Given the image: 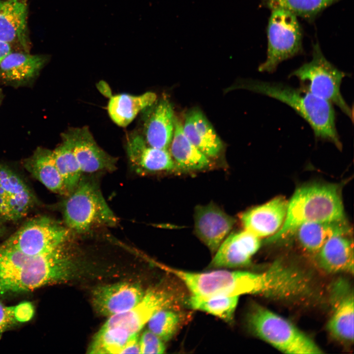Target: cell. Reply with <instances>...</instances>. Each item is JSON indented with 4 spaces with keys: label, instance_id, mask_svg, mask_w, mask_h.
Instances as JSON below:
<instances>
[{
    "label": "cell",
    "instance_id": "6da1fadb",
    "mask_svg": "<svg viewBox=\"0 0 354 354\" xmlns=\"http://www.w3.org/2000/svg\"><path fill=\"white\" fill-rule=\"evenodd\" d=\"M77 272L68 247L31 255L0 245V298L63 283L73 278Z\"/></svg>",
    "mask_w": 354,
    "mask_h": 354
},
{
    "label": "cell",
    "instance_id": "7a4b0ae2",
    "mask_svg": "<svg viewBox=\"0 0 354 354\" xmlns=\"http://www.w3.org/2000/svg\"><path fill=\"white\" fill-rule=\"evenodd\" d=\"M277 99L293 108L310 125L316 139L329 142L339 150L342 144L336 126L333 104L299 87L284 83L240 80L233 87Z\"/></svg>",
    "mask_w": 354,
    "mask_h": 354
},
{
    "label": "cell",
    "instance_id": "3957f363",
    "mask_svg": "<svg viewBox=\"0 0 354 354\" xmlns=\"http://www.w3.org/2000/svg\"><path fill=\"white\" fill-rule=\"evenodd\" d=\"M346 219L341 187L331 183L313 182L297 188L288 203L286 215L280 229L268 237L273 242L293 236L296 229L307 222Z\"/></svg>",
    "mask_w": 354,
    "mask_h": 354
},
{
    "label": "cell",
    "instance_id": "277c9868",
    "mask_svg": "<svg viewBox=\"0 0 354 354\" xmlns=\"http://www.w3.org/2000/svg\"><path fill=\"white\" fill-rule=\"evenodd\" d=\"M64 225L73 234L114 227L118 218L106 202L97 182L82 177L67 196L62 206Z\"/></svg>",
    "mask_w": 354,
    "mask_h": 354
},
{
    "label": "cell",
    "instance_id": "5b68a950",
    "mask_svg": "<svg viewBox=\"0 0 354 354\" xmlns=\"http://www.w3.org/2000/svg\"><path fill=\"white\" fill-rule=\"evenodd\" d=\"M347 75L325 58L317 43L313 47L312 59L292 71L289 77H295L300 88L338 107L353 122V107L347 103L340 90Z\"/></svg>",
    "mask_w": 354,
    "mask_h": 354
},
{
    "label": "cell",
    "instance_id": "8992f818",
    "mask_svg": "<svg viewBox=\"0 0 354 354\" xmlns=\"http://www.w3.org/2000/svg\"><path fill=\"white\" fill-rule=\"evenodd\" d=\"M248 325L257 336L287 354H315L321 350L292 323L264 308L256 305L247 316Z\"/></svg>",
    "mask_w": 354,
    "mask_h": 354
},
{
    "label": "cell",
    "instance_id": "52a82bcc",
    "mask_svg": "<svg viewBox=\"0 0 354 354\" xmlns=\"http://www.w3.org/2000/svg\"><path fill=\"white\" fill-rule=\"evenodd\" d=\"M160 266L180 279L192 295L209 297L256 294V273L224 269L195 272L165 265Z\"/></svg>",
    "mask_w": 354,
    "mask_h": 354
},
{
    "label": "cell",
    "instance_id": "ba28073f",
    "mask_svg": "<svg viewBox=\"0 0 354 354\" xmlns=\"http://www.w3.org/2000/svg\"><path fill=\"white\" fill-rule=\"evenodd\" d=\"M72 234L52 218L38 216L26 221L0 245L28 255H44L68 247Z\"/></svg>",
    "mask_w": 354,
    "mask_h": 354
},
{
    "label": "cell",
    "instance_id": "9c48e42d",
    "mask_svg": "<svg viewBox=\"0 0 354 354\" xmlns=\"http://www.w3.org/2000/svg\"><path fill=\"white\" fill-rule=\"evenodd\" d=\"M267 28L266 58L260 72L272 73L282 61L303 52L302 32L297 17L284 9L271 10Z\"/></svg>",
    "mask_w": 354,
    "mask_h": 354
},
{
    "label": "cell",
    "instance_id": "30bf717a",
    "mask_svg": "<svg viewBox=\"0 0 354 354\" xmlns=\"http://www.w3.org/2000/svg\"><path fill=\"white\" fill-rule=\"evenodd\" d=\"M177 299L166 289L158 287L149 289L134 307L108 317L101 327H119L130 333H139L154 314L163 309L172 308Z\"/></svg>",
    "mask_w": 354,
    "mask_h": 354
},
{
    "label": "cell",
    "instance_id": "8fae6325",
    "mask_svg": "<svg viewBox=\"0 0 354 354\" xmlns=\"http://www.w3.org/2000/svg\"><path fill=\"white\" fill-rule=\"evenodd\" d=\"M35 197L24 180L0 163V219L15 222L25 217L35 204Z\"/></svg>",
    "mask_w": 354,
    "mask_h": 354
},
{
    "label": "cell",
    "instance_id": "7c38bea8",
    "mask_svg": "<svg viewBox=\"0 0 354 354\" xmlns=\"http://www.w3.org/2000/svg\"><path fill=\"white\" fill-rule=\"evenodd\" d=\"M72 148L84 174L112 172L116 169L117 158L97 144L87 126L71 128L61 135Z\"/></svg>",
    "mask_w": 354,
    "mask_h": 354
},
{
    "label": "cell",
    "instance_id": "4fadbf2b",
    "mask_svg": "<svg viewBox=\"0 0 354 354\" xmlns=\"http://www.w3.org/2000/svg\"><path fill=\"white\" fill-rule=\"evenodd\" d=\"M144 294L139 284L122 282L95 288L91 293V302L97 313L110 317L132 308Z\"/></svg>",
    "mask_w": 354,
    "mask_h": 354
},
{
    "label": "cell",
    "instance_id": "5bb4252c",
    "mask_svg": "<svg viewBox=\"0 0 354 354\" xmlns=\"http://www.w3.org/2000/svg\"><path fill=\"white\" fill-rule=\"evenodd\" d=\"M260 245V238L245 230L232 233L222 241L208 266L220 268L247 266Z\"/></svg>",
    "mask_w": 354,
    "mask_h": 354
},
{
    "label": "cell",
    "instance_id": "9a60e30c",
    "mask_svg": "<svg viewBox=\"0 0 354 354\" xmlns=\"http://www.w3.org/2000/svg\"><path fill=\"white\" fill-rule=\"evenodd\" d=\"M195 232L209 250L215 253L236 220L215 205L198 206L194 213Z\"/></svg>",
    "mask_w": 354,
    "mask_h": 354
},
{
    "label": "cell",
    "instance_id": "2e32d148",
    "mask_svg": "<svg viewBox=\"0 0 354 354\" xmlns=\"http://www.w3.org/2000/svg\"><path fill=\"white\" fill-rule=\"evenodd\" d=\"M126 148L130 164L138 174L169 171L177 168L168 149L149 146L140 134L129 135Z\"/></svg>",
    "mask_w": 354,
    "mask_h": 354
},
{
    "label": "cell",
    "instance_id": "e0dca14e",
    "mask_svg": "<svg viewBox=\"0 0 354 354\" xmlns=\"http://www.w3.org/2000/svg\"><path fill=\"white\" fill-rule=\"evenodd\" d=\"M288 203L279 196L244 212L240 219L245 230L260 238L272 236L284 223Z\"/></svg>",
    "mask_w": 354,
    "mask_h": 354
},
{
    "label": "cell",
    "instance_id": "ac0fdd59",
    "mask_svg": "<svg viewBox=\"0 0 354 354\" xmlns=\"http://www.w3.org/2000/svg\"><path fill=\"white\" fill-rule=\"evenodd\" d=\"M42 55L11 52L0 63V82L14 86L30 83L46 61Z\"/></svg>",
    "mask_w": 354,
    "mask_h": 354
},
{
    "label": "cell",
    "instance_id": "d6986e66",
    "mask_svg": "<svg viewBox=\"0 0 354 354\" xmlns=\"http://www.w3.org/2000/svg\"><path fill=\"white\" fill-rule=\"evenodd\" d=\"M182 126L188 140L206 157H215L219 154L223 148L222 141L201 110L194 108L188 111Z\"/></svg>",
    "mask_w": 354,
    "mask_h": 354
},
{
    "label": "cell",
    "instance_id": "ffe728a7",
    "mask_svg": "<svg viewBox=\"0 0 354 354\" xmlns=\"http://www.w3.org/2000/svg\"><path fill=\"white\" fill-rule=\"evenodd\" d=\"M333 291L334 311L327 328L335 338L354 341V295L346 283H337Z\"/></svg>",
    "mask_w": 354,
    "mask_h": 354
},
{
    "label": "cell",
    "instance_id": "44dd1931",
    "mask_svg": "<svg viewBox=\"0 0 354 354\" xmlns=\"http://www.w3.org/2000/svg\"><path fill=\"white\" fill-rule=\"evenodd\" d=\"M174 111L166 98L161 99L155 105L145 122L144 137L152 147L168 149L175 129Z\"/></svg>",
    "mask_w": 354,
    "mask_h": 354
},
{
    "label": "cell",
    "instance_id": "7402d4cb",
    "mask_svg": "<svg viewBox=\"0 0 354 354\" xmlns=\"http://www.w3.org/2000/svg\"><path fill=\"white\" fill-rule=\"evenodd\" d=\"M28 8L24 0H0V41L27 48Z\"/></svg>",
    "mask_w": 354,
    "mask_h": 354
},
{
    "label": "cell",
    "instance_id": "603a6c76",
    "mask_svg": "<svg viewBox=\"0 0 354 354\" xmlns=\"http://www.w3.org/2000/svg\"><path fill=\"white\" fill-rule=\"evenodd\" d=\"M351 228L346 219L325 222H314L303 223L294 232L300 245L311 253L319 251L323 245L330 238L341 235L350 234Z\"/></svg>",
    "mask_w": 354,
    "mask_h": 354
},
{
    "label": "cell",
    "instance_id": "cb8c5ba5",
    "mask_svg": "<svg viewBox=\"0 0 354 354\" xmlns=\"http://www.w3.org/2000/svg\"><path fill=\"white\" fill-rule=\"evenodd\" d=\"M317 254L319 265L326 271L353 272V240L350 234L332 237Z\"/></svg>",
    "mask_w": 354,
    "mask_h": 354
},
{
    "label": "cell",
    "instance_id": "d4e9b609",
    "mask_svg": "<svg viewBox=\"0 0 354 354\" xmlns=\"http://www.w3.org/2000/svg\"><path fill=\"white\" fill-rule=\"evenodd\" d=\"M25 168L37 180L52 192L67 196L68 193L56 165L52 150L37 148L23 163Z\"/></svg>",
    "mask_w": 354,
    "mask_h": 354
},
{
    "label": "cell",
    "instance_id": "484cf974",
    "mask_svg": "<svg viewBox=\"0 0 354 354\" xmlns=\"http://www.w3.org/2000/svg\"><path fill=\"white\" fill-rule=\"evenodd\" d=\"M170 153L177 168L183 170H201L208 168L210 161L185 135L182 123L177 118L175 129L170 144Z\"/></svg>",
    "mask_w": 354,
    "mask_h": 354
},
{
    "label": "cell",
    "instance_id": "4316f807",
    "mask_svg": "<svg viewBox=\"0 0 354 354\" xmlns=\"http://www.w3.org/2000/svg\"><path fill=\"white\" fill-rule=\"evenodd\" d=\"M156 99L157 96L153 92H147L139 95H116L110 98L108 112L115 123L119 126L126 127L139 112L154 104Z\"/></svg>",
    "mask_w": 354,
    "mask_h": 354
},
{
    "label": "cell",
    "instance_id": "83f0119b",
    "mask_svg": "<svg viewBox=\"0 0 354 354\" xmlns=\"http://www.w3.org/2000/svg\"><path fill=\"white\" fill-rule=\"evenodd\" d=\"M139 338V333H130L119 327H101L95 334L88 353L123 354L125 349Z\"/></svg>",
    "mask_w": 354,
    "mask_h": 354
},
{
    "label": "cell",
    "instance_id": "f1b7e54d",
    "mask_svg": "<svg viewBox=\"0 0 354 354\" xmlns=\"http://www.w3.org/2000/svg\"><path fill=\"white\" fill-rule=\"evenodd\" d=\"M239 296L200 297L191 295L185 300L189 308L206 312L228 323L233 321Z\"/></svg>",
    "mask_w": 354,
    "mask_h": 354
},
{
    "label": "cell",
    "instance_id": "f546056e",
    "mask_svg": "<svg viewBox=\"0 0 354 354\" xmlns=\"http://www.w3.org/2000/svg\"><path fill=\"white\" fill-rule=\"evenodd\" d=\"M341 0H262L270 10L280 8L312 22L326 8Z\"/></svg>",
    "mask_w": 354,
    "mask_h": 354
},
{
    "label": "cell",
    "instance_id": "4dcf8cb0",
    "mask_svg": "<svg viewBox=\"0 0 354 354\" xmlns=\"http://www.w3.org/2000/svg\"><path fill=\"white\" fill-rule=\"evenodd\" d=\"M52 154L69 194L77 186L83 175L78 162L69 144L62 139L61 143L52 150Z\"/></svg>",
    "mask_w": 354,
    "mask_h": 354
},
{
    "label": "cell",
    "instance_id": "1f68e13d",
    "mask_svg": "<svg viewBox=\"0 0 354 354\" xmlns=\"http://www.w3.org/2000/svg\"><path fill=\"white\" fill-rule=\"evenodd\" d=\"M181 323L180 314L172 308L159 310L147 323L148 329L164 342L170 340L177 333Z\"/></svg>",
    "mask_w": 354,
    "mask_h": 354
},
{
    "label": "cell",
    "instance_id": "d6a6232c",
    "mask_svg": "<svg viewBox=\"0 0 354 354\" xmlns=\"http://www.w3.org/2000/svg\"><path fill=\"white\" fill-rule=\"evenodd\" d=\"M34 314V306L30 302L7 306L0 301V339L6 331L30 321Z\"/></svg>",
    "mask_w": 354,
    "mask_h": 354
},
{
    "label": "cell",
    "instance_id": "836d02e7",
    "mask_svg": "<svg viewBox=\"0 0 354 354\" xmlns=\"http://www.w3.org/2000/svg\"><path fill=\"white\" fill-rule=\"evenodd\" d=\"M140 354H163L166 350L164 342L148 329L139 338Z\"/></svg>",
    "mask_w": 354,
    "mask_h": 354
},
{
    "label": "cell",
    "instance_id": "e575fe53",
    "mask_svg": "<svg viewBox=\"0 0 354 354\" xmlns=\"http://www.w3.org/2000/svg\"><path fill=\"white\" fill-rule=\"evenodd\" d=\"M12 52L11 44L0 41V63Z\"/></svg>",
    "mask_w": 354,
    "mask_h": 354
},
{
    "label": "cell",
    "instance_id": "d590c367",
    "mask_svg": "<svg viewBox=\"0 0 354 354\" xmlns=\"http://www.w3.org/2000/svg\"><path fill=\"white\" fill-rule=\"evenodd\" d=\"M4 232V228L1 221H0V236H1Z\"/></svg>",
    "mask_w": 354,
    "mask_h": 354
},
{
    "label": "cell",
    "instance_id": "8d00e7d4",
    "mask_svg": "<svg viewBox=\"0 0 354 354\" xmlns=\"http://www.w3.org/2000/svg\"><path fill=\"white\" fill-rule=\"evenodd\" d=\"M2 97H3V95H2L1 90L0 89V103L1 102Z\"/></svg>",
    "mask_w": 354,
    "mask_h": 354
},
{
    "label": "cell",
    "instance_id": "74e56055",
    "mask_svg": "<svg viewBox=\"0 0 354 354\" xmlns=\"http://www.w3.org/2000/svg\"></svg>",
    "mask_w": 354,
    "mask_h": 354
}]
</instances>
